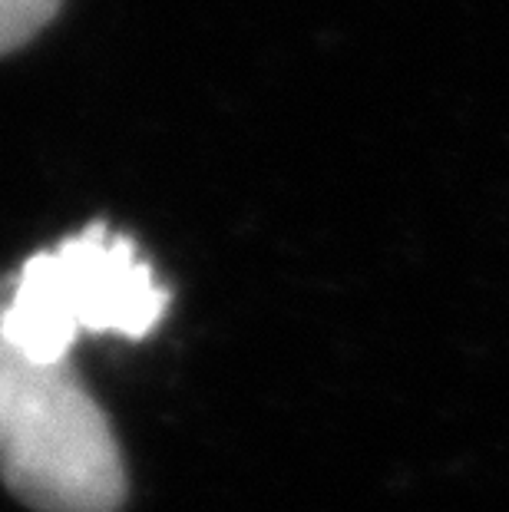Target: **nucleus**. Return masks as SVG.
<instances>
[{
  "label": "nucleus",
  "instance_id": "f257e3e1",
  "mask_svg": "<svg viewBox=\"0 0 509 512\" xmlns=\"http://www.w3.org/2000/svg\"><path fill=\"white\" fill-rule=\"evenodd\" d=\"M7 278L0 275V311ZM0 483L34 512H119L129 479L110 417L70 361L24 354L0 328Z\"/></svg>",
  "mask_w": 509,
  "mask_h": 512
},
{
  "label": "nucleus",
  "instance_id": "f03ea898",
  "mask_svg": "<svg viewBox=\"0 0 509 512\" xmlns=\"http://www.w3.org/2000/svg\"><path fill=\"white\" fill-rule=\"evenodd\" d=\"M166 311L169 291L133 238L93 222L7 278L0 328L30 357L70 361L80 337L143 341Z\"/></svg>",
  "mask_w": 509,
  "mask_h": 512
},
{
  "label": "nucleus",
  "instance_id": "7ed1b4c3",
  "mask_svg": "<svg viewBox=\"0 0 509 512\" xmlns=\"http://www.w3.org/2000/svg\"><path fill=\"white\" fill-rule=\"evenodd\" d=\"M63 10V0H0V57L24 50Z\"/></svg>",
  "mask_w": 509,
  "mask_h": 512
}]
</instances>
